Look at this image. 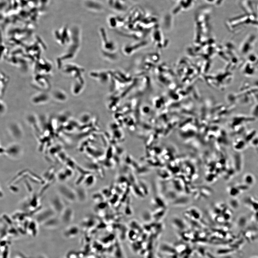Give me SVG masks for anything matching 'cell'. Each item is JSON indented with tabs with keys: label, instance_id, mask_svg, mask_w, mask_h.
I'll use <instances>...</instances> for the list:
<instances>
[{
	"label": "cell",
	"instance_id": "1",
	"mask_svg": "<svg viewBox=\"0 0 258 258\" xmlns=\"http://www.w3.org/2000/svg\"><path fill=\"white\" fill-rule=\"evenodd\" d=\"M58 191L64 197L68 200L73 201L76 199V193L71 190V189L64 185L60 186Z\"/></svg>",
	"mask_w": 258,
	"mask_h": 258
},
{
	"label": "cell",
	"instance_id": "2",
	"mask_svg": "<svg viewBox=\"0 0 258 258\" xmlns=\"http://www.w3.org/2000/svg\"><path fill=\"white\" fill-rule=\"evenodd\" d=\"M52 206L54 209L55 210L58 207L57 206H58L57 212H63L64 210L63 207L64 206L63 204L58 198L56 197L53 199L52 201Z\"/></svg>",
	"mask_w": 258,
	"mask_h": 258
},
{
	"label": "cell",
	"instance_id": "3",
	"mask_svg": "<svg viewBox=\"0 0 258 258\" xmlns=\"http://www.w3.org/2000/svg\"><path fill=\"white\" fill-rule=\"evenodd\" d=\"M63 215L62 220L65 222H70L72 220L73 218V212L72 210L70 208H67L66 210H63L62 212Z\"/></svg>",
	"mask_w": 258,
	"mask_h": 258
},
{
	"label": "cell",
	"instance_id": "4",
	"mask_svg": "<svg viewBox=\"0 0 258 258\" xmlns=\"http://www.w3.org/2000/svg\"><path fill=\"white\" fill-rule=\"evenodd\" d=\"M94 178L93 175H90L86 178L84 181L85 185L89 187L91 186L94 183Z\"/></svg>",
	"mask_w": 258,
	"mask_h": 258
}]
</instances>
